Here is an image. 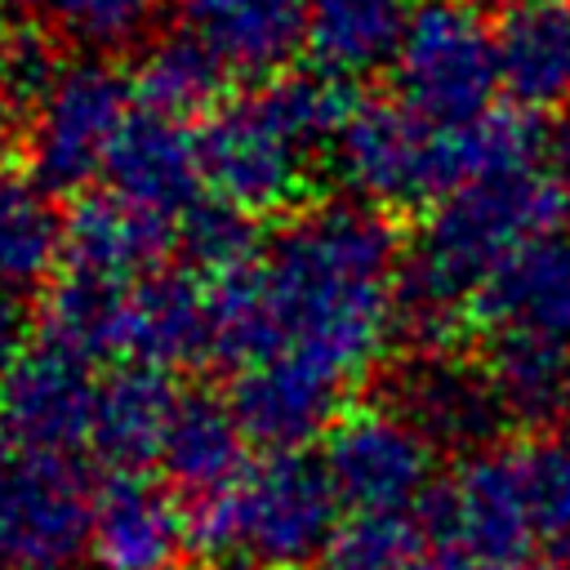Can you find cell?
<instances>
[{
    "mask_svg": "<svg viewBox=\"0 0 570 570\" xmlns=\"http://www.w3.org/2000/svg\"><path fill=\"white\" fill-rule=\"evenodd\" d=\"M401 240L387 214L325 200L285 218L263 258L209 281L218 361H294L343 396L387 352L401 298Z\"/></svg>",
    "mask_w": 570,
    "mask_h": 570,
    "instance_id": "cell-1",
    "label": "cell"
},
{
    "mask_svg": "<svg viewBox=\"0 0 570 570\" xmlns=\"http://www.w3.org/2000/svg\"><path fill=\"white\" fill-rule=\"evenodd\" d=\"M566 187L539 169L476 178L445 191L423 218L401 263L396 330L423 352L445 356L481 289L534 240L561 232Z\"/></svg>",
    "mask_w": 570,
    "mask_h": 570,
    "instance_id": "cell-2",
    "label": "cell"
},
{
    "mask_svg": "<svg viewBox=\"0 0 570 570\" xmlns=\"http://www.w3.org/2000/svg\"><path fill=\"white\" fill-rule=\"evenodd\" d=\"M356 98L321 71H276L263 85L218 102L200 129V174L214 200L258 218L289 209L312 174V160L343 129Z\"/></svg>",
    "mask_w": 570,
    "mask_h": 570,
    "instance_id": "cell-3",
    "label": "cell"
},
{
    "mask_svg": "<svg viewBox=\"0 0 570 570\" xmlns=\"http://www.w3.org/2000/svg\"><path fill=\"white\" fill-rule=\"evenodd\" d=\"M338 499L321 468L303 450H276L249 472L200 499L191 512V548L214 566H249V570H298L321 561L334 525Z\"/></svg>",
    "mask_w": 570,
    "mask_h": 570,
    "instance_id": "cell-4",
    "label": "cell"
},
{
    "mask_svg": "<svg viewBox=\"0 0 570 570\" xmlns=\"http://www.w3.org/2000/svg\"><path fill=\"white\" fill-rule=\"evenodd\" d=\"M396 102L428 129H463L494 111L499 31L468 0H423L392 62Z\"/></svg>",
    "mask_w": 570,
    "mask_h": 570,
    "instance_id": "cell-5",
    "label": "cell"
},
{
    "mask_svg": "<svg viewBox=\"0 0 570 570\" xmlns=\"http://www.w3.org/2000/svg\"><path fill=\"white\" fill-rule=\"evenodd\" d=\"M94 490L71 454L0 441V570H80Z\"/></svg>",
    "mask_w": 570,
    "mask_h": 570,
    "instance_id": "cell-6",
    "label": "cell"
},
{
    "mask_svg": "<svg viewBox=\"0 0 570 570\" xmlns=\"http://www.w3.org/2000/svg\"><path fill=\"white\" fill-rule=\"evenodd\" d=\"M134 85L98 58L62 62L49 89L31 102L27 120V165L49 191H80L89 178L107 174V160L134 120Z\"/></svg>",
    "mask_w": 570,
    "mask_h": 570,
    "instance_id": "cell-7",
    "label": "cell"
},
{
    "mask_svg": "<svg viewBox=\"0 0 570 570\" xmlns=\"http://www.w3.org/2000/svg\"><path fill=\"white\" fill-rule=\"evenodd\" d=\"M321 468L343 512H419L432 499L436 445L396 405H356L325 432Z\"/></svg>",
    "mask_w": 570,
    "mask_h": 570,
    "instance_id": "cell-8",
    "label": "cell"
},
{
    "mask_svg": "<svg viewBox=\"0 0 570 570\" xmlns=\"http://www.w3.org/2000/svg\"><path fill=\"white\" fill-rule=\"evenodd\" d=\"M330 165L343 191L379 214L441 200L450 191L441 129H428L401 102H356L330 142Z\"/></svg>",
    "mask_w": 570,
    "mask_h": 570,
    "instance_id": "cell-9",
    "label": "cell"
},
{
    "mask_svg": "<svg viewBox=\"0 0 570 570\" xmlns=\"http://www.w3.org/2000/svg\"><path fill=\"white\" fill-rule=\"evenodd\" d=\"M432 521L445 548L476 570H530L543 543L512 445L472 450L432 494Z\"/></svg>",
    "mask_w": 570,
    "mask_h": 570,
    "instance_id": "cell-10",
    "label": "cell"
},
{
    "mask_svg": "<svg viewBox=\"0 0 570 570\" xmlns=\"http://www.w3.org/2000/svg\"><path fill=\"white\" fill-rule=\"evenodd\" d=\"M98 383L94 361L53 338L22 347L0 379V436L9 445L71 454L94 432Z\"/></svg>",
    "mask_w": 570,
    "mask_h": 570,
    "instance_id": "cell-11",
    "label": "cell"
},
{
    "mask_svg": "<svg viewBox=\"0 0 570 570\" xmlns=\"http://www.w3.org/2000/svg\"><path fill=\"white\" fill-rule=\"evenodd\" d=\"M191 548V517L142 472H111L94 490V570H178Z\"/></svg>",
    "mask_w": 570,
    "mask_h": 570,
    "instance_id": "cell-12",
    "label": "cell"
},
{
    "mask_svg": "<svg viewBox=\"0 0 570 570\" xmlns=\"http://www.w3.org/2000/svg\"><path fill=\"white\" fill-rule=\"evenodd\" d=\"M120 356L125 365L183 370L218 356L214 294L196 272H151L125 294L120 316Z\"/></svg>",
    "mask_w": 570,
    "mask_h": 570,
    "instance_id": "cell-13",
    "label": "cell"
},
{
    "mask_svg": "<svg viewBox=\"0 0 570 570\" xmlns=\"http://www.w3.org/2000/svg\"><path fill=\"white\" fill-rule=\"evenodd\" d=\"M200 187L205 174L196 134L138 107L107 160V191L178 232V223L200 205Z\"/></svg>",
    "mask_w": 570,
    "mask_h": 570,
    "instance_id": "cell-14",
    "label": "cell"
},
{
    "mask_svg": "<svg viewBox=\"0 0 570 570\" xmlns=\"http://www.w3.org/2000/svg\"><path fill=\"white\" fill-rule=\"evenodd\" d=\"M174 227L138 214L111 191L80 196L62 227V267L67 276L98 281V285H138L142 276L160 272V254Z\"/></svg>",
    "mask_w": 570,
    "mask_h": 570,
    "instance_id": "cell-15",
    "label": "cell"
},
{
    "mask_svg": "<svg viewBox=\"0 0 570 570\" xmlns=\"http://www.w3.org/2000/svg\"><path fill=\"white\" fill-rule=\"evenodd\" d=\"M476 316L494 334H521L570 352V232H552L521 249L476 298Z\"/></svg>",
    "mask_w": 570,
    "mask_h": 570,
    "instance_id": "cell-16",
    "label": "cell"
},
{
    "mask_svg": "<svg viewBox=\"0 0 570 570\" xmlns=\"http://www.w3.org/2000/svg\"><path fill=\"white\" fill-rule=\"evenodd\" d=\"M338 405H343V392L334 383L281 356L236 370V383H232V410L245 436L267 445L272 454L298 450L316 432H330L338 423Z\"/></svg>",
    "mask_w": 570,
    "mask_h": 570,
    "instance_id": "cell-17",
    "label": "cell"
},
{
    "mask_svg": "<svg viewBox=\"0 0 570 570\" xmlns=\"http://www.w3.org/2000/svg\"><path fill=\"white\" fill-rule=\"evenodd\" d=\"M392 405L432 441V445H468L485 450L490 432L503 423L494 387L485 370L463 365L459 356H414L401 379Z\"/></svg>",
    "mask_w": 570,
    "mask_h": 570,
    "instance_id": "cell-18",
    "label": "cell"
},
{
    "mask_svg": "<svg viewBox=\"0 0 570 570\" xmlns=\"http://www.w3.org/2000/svg\"><path fill=\"white\" fill-rule=\"evenodd\" d=\"M423 0H307L303 53L312 71L352 85L396 62Z\"/></svg>",
    "mask_w": 570,
    "mask_h": 570,
    "instance_id": "cell-19",
    "label": "cell"
},
{
    "mask_svg": "<svg viewBox=\"0 0 570 570\" xmlns=\"http://www.w3.org/2000/svg\"><path fill=\"white\" fill-rule=\"evenodd\" d=\"M178 22L227 71L267 76L303 45L307 0H178Z\"/></svg>",
    "mask_w": 570,
    "mask_h": 570,
    "instance_id": "cell-20",
    "label": "cell"
},
{
    "mask_svg": "<svg viewBox=\"0 0 570 570\" xmlns=\"http://www.w3.org/2000/svg\"><path fill=\"white\" fill-rule=\"evenodd\" d=\"M178 405H183V392L174 387V379L165 370L116 365L98 383L89 445L116 472H142L147 463L160 459Z\"/></svg>",
    "mask_w": 570,
    "mask_h": 570,
    "instance_id": "cell-21",
    "label": "cell"
},
{
    "mask_svg": "<svg viewBox=\"0 0 570 570\" xmlns=\"http://www.w3.org/2000/svg\"><path fill=\"white\" fill-rule=\"evenodd\" d=\"M245 445H249V436H245L232 401L191 392V396H183V405L169 423L160 468L169 472V481L178 490H187L200 503V499L232 490L249 472Z\"/></svg>",
    "mask_w": 570,
    "mask_h": 570,
    "instance_id": "cell-22",
    "label": "cell"
},
{
    "mask_svg": "<svg viewBox=\"0 0 570 570\" xmlns=\"http://www.w3.org/2000/svg\"><path fill=\"white\" fill-rule=\"evenodd\" d=\"M499 80L530 116L570 107V4L525 9L499 27Z\"/></svg>",
    "mask_w": 570,
    "mask_h": 570,
    "instance_id": "cell-23",
    "label": "cell"
},
{
    "mask_svg": "<svg viewBox=\"0 0 570 570\" xmlns=\"http://www.w3.org/2000/svg\"><path fill=\"white\" fill-rule=\"evenodd\" d=\"M62 227L67 214L53 209V191L0 165V294L36 289L62 267Z\"/></svg>",
    "mask_w": 570,
    "mask_h": 570,
    "instance_id": "cell-24",
    "label": "cell"
},
{
    "mask_svg": "<svg viewBox=\"0 0 570 570\" xmlns=\"http://www.w3.org/2000/svg\"><path fill=\"white\" fill-rule=\"evenodd\" d=\"M481 370L494 387L503 419L512 423L543 428L548 419L570 410V352H557L521 334H494Z\"/></svg>",
    "mask_w": 570,
    "mask_h": 570,
    "instance_id": "cell-25",
    "label": "cell"
},
{
    "mask_svg": "<svg viewBox=\"0 0 570 570\" xmlns=\"http://www.w3.org/2000/svg\"><path fill=\"white\" fill-rule=\"evenodd\" d=\"M223 76L227 67L187 31L160 36L134 67V94L142 102V111L165 116V120H187L196 111H214L218 94H223Z\"/></svg>",
    "mask_w": 570,
    "mask_h": 570,
    "instance_id": "cell-26",
    "label": "cell"
},
{
    "mask_svg": "<svg viewBox=\"0 0 570 570\" xmlns=\"http://www.w3.org/2000/svg\"><path fill=\"white\" fill-rule=\"evenodd\" d=\"M441 142H445L450 191L476 178L534 169V156H539V129L521 107H494L463 129H445Z\"/></svg>",
    "mask_w": 570,
    "mask_h": 570,
    "instance_id": "cell-27",
    "label": "cell"
},
{
    "mask_svg": "<svg viewBox=\"0 0 570 570\" xmlns=\"http://www.w3.org/2000/svg\"><path fill=\"white\" fill-rule=\"evenodd\" d=\"M125 294L129 285H98V281H80L58 272V281L49 285L45 298V334L71 352H80L85 361L98 356H120V316H125Z\"/></svg>",
    "mask_w": 570,
    "mask_h": 570,
    "instance_id": "cell-28",
    "label": "cell"
},
{
    "mask_svg": "<svg viewBox=\"0 0 570 570\" xmlns=\"http://www.w3.org/2000/svg\"><path fill=\"white\" fill-rule=\"evenodd\" d=\"M36 22L85 53L134 49L151 36L165 0H27Z\"/></svg>",
    "mask_w": 570,
    "mask_h": 570,
    "instance_id": "cell-29",
    "label": "cell"
},
{
    "mask_svg": "<svg viewBox=\"0 0 570 570\" xmlns=\"http://www.w3.org/2000/svg\"><path fill=\"white\" fill-rule=\"evenodd\" d=\"M419 530V512H343L321 552V570H405L423 552Z\"/></svg>",
    "mask_w": 570,
    "mask_h": 570,
    "instance_id": "cell-30",
    "label": "cell"
},
{
    "mask_svg": "<svg viewBox=\"0 0 570 570\" xmlns=\"http://www.w3.org/2000/svg\"><path fill=\"white\" fill-rule=\"evenodd\" d=\"M178 249L191 263L200 281H223L263 258V240L249 214L223 205V200H200L183 223H178Z\"/></svg>",
    "mask_w": 570,
    "mask_h": 570,
    "instance_id": "cell-31",
    "label": "cell"
},
{
    "mask_svg": "<svg viewBox=\"0 0 570 570\" xmlns=\"http://www.w3.org/2000/svg\"><path fill=\"white\" fill-rule=\"evenodd\" d=\"M512 450L539 539H570V436L534 432L525 441H512Z\"/></svg>",
    "mask_w": 570,
    "mask_h": 570,
    "instance_id": "cell-32",
    "label": "cell"
},
{
    "mask_svg": "<svg viewBox=\"0 0 570 570\" xmlns=\"http://www.w3.org/2000/svg\"><path fill=\"white\" fill-rule=\"evenodd\" d=\"M22 312L9 294H0V379L9 374V365L22 356Z\"/></svg>",
    "mask_w": 570,
    "mask_h": 570,
    "instance_id": "cell-33",
    "label": "cell"
},
{
    "mask_svg": "<svg viewBox=\"0 0 570 570\" xmlns=\"http://www.w3.org/2000/svg\"><path fill=\"white\" fill-rule=\"evenodd\" d=\"M548 151H552V169H557L552 178L570 191V116L557 125V134H552V142H548Z\"/></svg>",
    "mask_w": 570,
    "mask_h": 570,
    "instance_id": "cell-34",
    "label": "cell"
},
{
    "mask_svg": "<svg viewBox=\"0 0 570 570\" xmlns=\"http://www.w3.org/2000/svg\"><path fill=\"white\" fill-rule=\"evenodd\" d=\"M405 570H476L472 561H463L459 552H450V548H432V552H419Z\"/></svg>",
    "mask_w": 570,
    "mask_h": 570,
    "instance_id": "cell-35",
    "label": "cell"
},
{
    "mask_svg": "<svg viewBox=\"0 0 570 570\" xmlns=\"http://www.w3.org/2000/svg\"><path fill=\"white\" fill-rule=\"evenodd\" d=\"M472 9H508L512 13H525V9H548V4H570V0H468Z\"/></svg>",
    "mask_w": 570,
    "mask_h": 570,
    "instance_id": "cell-36",
    "label": "cell"
},
{
    "mask_svg": "<svg viewBox=\"0 0 570 570\" xmlns=\"http://www.w3.org/2000/svg\"><path fill=\"white\" fill-rule=\"evenodd\" d=\"M4 40H9V31L0 27V58H4ZM4 111H9V98H4V89H0V134H4Z\"/></svg>",
    "mask_w": 570,
    "mask_h": 570,
    "instance_id": "cell-37",
    "label": "cell"
},
{
    "mask_svg": "<svg viewBox=\"0 0 570 570\" xmlns=\"http://www.w3.org/2000/svg\"><path fill=\"white\" fill-rule=\"evenodd\" d=\"M530 570H570V561H552V566H530Z\"/></svg>",
    "mask_w": 570,
    "mask_h": 570,
    "instance_id": "cell-38",
    "label": "cell"
},
{
    "mask_svg": "<svg viewBox=\"0 0 570 570\" xmlns=\"http://www.w3.org/2000/svg\"><path fill=\"white\" fill-rule=\"evenodd\" d=\"M566 414H570V410H566Z\"/></svg>",
    "mask_w": 570,
    "mask_h": 570,
    "instance_id": "cell-39",
    "label": "cell"
}]
</instances>
